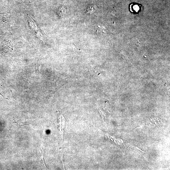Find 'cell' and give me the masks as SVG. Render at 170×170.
<instances>
[{
  "label": "cell",
  "instance_id": "1",
  "mask_svg": "<svg viewBox=\"0 0 170 170\" xmlns=\"http://www.w3.org/2000/svg\"><path fill=\"white\" fill-rule=\"evenodd\" d=\"M65 118L63 116H60L59 119V130L63 141L65 131Z\"/></svg>",
  "mask_w": 170,
  "mask_h": 170
},
{
  "label": "cell",
  "instance_id": "2",
  "mask_svg": "<svg viewBox=\"0 0 170 170\" xmlns=\"http://www.w3.org/2000/svg\"><path fill=\"white\" fill-rule=\"evenodd\" d=\"M41 148H39L38 150L37 154L40 158L43 165L46 167L44 159V152L42 148V144H41Z\"/></svg>",
  "mask_w": 170,
  "mask_h": 170
}]
</instances>
